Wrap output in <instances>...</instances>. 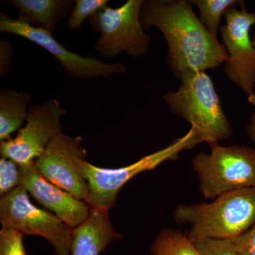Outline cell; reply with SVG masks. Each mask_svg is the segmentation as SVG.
I'll use <instances>...</instances> for the list:
<instances>
[{
  "mask_svg": "<svg viewBox=\"0 0 255 255\" xmlns=\"http://www.w3.org/2000/svg\"><path fill=\"white\" fill-rule=\"evenodd\" d=\"M151 255H203L195 244L174 228L161 230L150 247Z\"/></svg>",
  "mask_w": 255,
  "mask_h": 255,
  "instance_id": "obj_16",
  "label": "cell"
},
{
  "mask_svg": "<svg viewBox=\"0 0 255 255\" xmlns=\"http://www.w3.org/2000/svg\"><path fill=\"white\" fill-rule=\"evenodd\" d=\"M193 243L203 255H238L230 240L203 238Z\"/></svg>",
  "mask_w": 255,
  "mask_h": 255,
  "instance_id": "obj_21",
  "label": "cell"
},
{
  "mask_svg": "<svg viewBox=\"0 0 255 255\" xmlns=\"http://www.w3.org/2000/svg\"><path fill=\"white\" fill-rule=\"evenodd\" d=\"M246 132L251 142L255 145V112L252 114L246 126Z\"/></svg>",
  "mask_w": 255,
  "mask_h": 255,
  "instance_id": "obj_24",
  "label": "cell"
},
{
  "mask_svg": "<svg viewBox=\"0 0 255 255\" xmlns=\"http://www.w3.org/2000/svg\"><path fill=\"white\" fill-rule=\"evenodd\" d=\"M24 235L13 228L0 231V255H27L23 244Z\"/></svg>",
  "mask_w": 255,
  "mask_h": 255,
  "instance_id": "obj_20",
  "label": "cell"
},
{
  "mask_svg": "<svg viewBox=\"0 0 255 255\" xmlns=\"http://www.w3.org/2000/svg\"><path fill=\"white\" fill-rule=\"evenodd\" d=\"M226 23L220 28L223 44L228 53L223 72L236 86L250 96L255 88V48L250 32L255 13L246 5L231 6L224 14Z\"/></svg>",
  "mask_w": 255,
  "mask_h": 255,
  "instance_id": "obj_9",
  "label": "cell"
},
{
  "mask_svg": "<svg viewBox=\"0 0 255 255\" xmlns=\"http://www.w3.org/2000/svg\"><path fill=\"white\" fill-rule=\"evenodd\" d=\"M173 219L191 225L187 235L192 242L232 239L255 225V187L228 193L212 202L181 204L174 209Z\"/></svg>",
  "mask_w": 255,
  "mask_h": 255,
  "instance_id": "obj_2",
  "label": "cell"
},
{
  "mask_svg": "<svg viewBox=\"0 0 255 255\" xmlns=\"http://www.w3.org/2000/svg\"><path fill=\"white\" fill-rule=\"evenodd\" d=\"M14 53L9 41H0V78H4L12 65Z\"/></svg>",
  "mask_w": 255,
  "mask_h": 255,
  "instance_id": "obj_23",
  "label": "cell"
},
{
  "mask_svg": "<svg viewBox=\"0 0 255 255\" xmlns=\"http://www.w3.org/2000/svg\"><path fill=\"white\" fill-rule=\"evenodd\" d=\"M82 140V137H72L61 132L50 142L34 164L48 182L79 200L86 201L88 184L81 164L87 151Z\"/></svg>",
  "mask_w": 255,
  "mask_h": 255,
  "instance_id": "obj_11",
  "label": "cell"
},
{
  "mask_svg": "<svg viewBox=\"0 0 255 255\" xmlns=\"http://www.w3.org/2000/svg\"><path fill=\"white\" fill-rule=\"evenodd\" d=\"M248 101L250 105L255 107V88L253 93H252L251 95L248 96Z\"/></svg>",
  "mask_w": 255,
  "mask_h": 255,
  "instance_id": "obj_25",
  "label": "cell"
},
{
  "mask_svg": "<svg viewBox=\"0 0 255 255\" xmlns=\"http://www.w3.org/2000/svg\"><path fill=\"white\" fill-rule=\"evenodd\" d=\"M177 91L163 96L169 110L191 124L202 142L209 145L230 140L233 128L209 75L203 71L184 73Z\"/></svg>",
  "mask_w": 255,
  "mask_h": 255,
  "instance_id": "obj_3",
  "label": "cell"
},
{
  "mask_svg": "<svg viewBox=\"0 0 255 255\" xmlns=\"http://www.w3.org/2000/svg\"><path fill=\"white\" fill-rule=\"evenodd\" d=\"M0 32L16 35L38 45L55 58L69 76L76 80L103 77L127 71L123 64L107 63L90 56L70 51L55 40L52 32L14 19L4 12L0 13Z\"/></svg>",
  "mask_w": 255,
  "mask_h": 255,
  "instance_id": "obj_10",
  "label": "cell"
},
{
  "mask_svg": "<svg viewBox=\"0 0 255 255\" xmlns=\"http://www.w3.org/2000/svg\"><path fill=\"white\" fill-rule=\"evenodd\" d=\"M143 2L144 0H128L117 8L107 4L89 18L92 31L100 33L95 48L102 56L114 58L127 52L140 58L148 53L152 39L140 21Z\"/></svg>",
  "mask_w": 255,
  "mask_h": 255,
  "instance_id": "obj_6",
  "label": "cell"
},
{
  "mask_svg": "<svg viewBox=\"0 0 255 255\" xmlns=\"http://www.w3.org/2000/svg\"><path fill=\"white\" fill-rule=\"evenodd\" d=\"M20 169L21 186L71 229L86 221L92 209L87 202L79 200L48 182L37 170L34 163L20 166Z\"/></svg>",
  "mask_w": 255,
  "mask_h": 255,
  "instance_id": "obj_12",
  "label": "cell"
},
{
  "mask_svg": "<svg viewBox=\"0 0 255 255\" xmlns=\"http://www.w3.org/2000/svg\"><path fill=\"white\" fill-rule=\"evenodd\" d=\"M142 27H157L168 46L167 62L176 78L187 72H205L226 63L228 53L186 0H147L140 12Z\"/></svg>",
  "mask_w": 255,
  "mask_h": 255,
  "instance_id": "obj_1",
  "label": "cell"
},
{
  "mask_svg": "<svg viewBox=\"0 0 255 255\" xmlns=\"http://www.w3.org/2000/svg\"><path fill=\"white\" fill-rule=\"evenodd\" d=\"M191 160L201 196L214 200L232 191L255 187V149L249 146L210 145Z\"/></svg>",
  "mask_w": 255,
  "mask_h": 255,
  "instance_id": "obj_4",
  "label": "cell"
},
{
  "mask_svg": "<svg viewBox=\"0 0 255 255\" xmlns=\"http://www.w3.org/2000/svg\"><path fill=\"white\" fill-rule=\"evenodd\" d=\"M108 0H76L69 16L67 27L70 31L81 28L87 18L89 19L99 9L108 4Z\"/></svg>",
  "mask_w": 255,
  "mask_h": 255,
  "instance_id": "obj_18",
  "label": "cell"
},
{
  "mask_svg": "<svg viewBox=\"0 0 255 255\" xmlns=\"http://www.w3.org/2000/svg\"><path fill=\"white\" fill-rule=\"evenodd\" d=\"M67 113L57 99L28 107L26 126L14 138L1 142V157L11 159L20 166L34 163L50 142L61 133V118Z\"/></svg>",
  "mask_w": 255,
  "mask_h": 255,
  "instance_id": "obj_8",
  "label": "cell"
},
{
  "mask_svg": "<svg viewBox=\"0 0 255 255\" xmlns=\"http://www.w3.org/2000/svg\"><path fill=\"white\" fill-rule=\"evenodd\" d=\"M0 222L2 227L13 228L24 236L45 238L57 255H70L71 228L53 213L35 206L23 186L1 196Z\"/></svg>",
  "mask_w": 255,
  "mask_h": 255,
  "instance_id": "obj_7",
  "label": "cell"
},
{
  "mask_svg": "<svg viewBox=\"0 0 255 255\" xmlns=\"http://www.w3.org/2000/svg\"><path fill=\"white\" fill-rule=\"evenodd\" d=\"M8 2L18 10L20 21L53 32L57 23L71 14L75 1L11 0Z\"/></svg>",
  "mask_w": 255,
  "mask_h": 255,
  "instance_id": "obj_14",
  "label": "cell"
},
{
  "mask_svg": "<svg viewBox=\"0 0 255 255\" xmlns=\"http://www.w3.org/2000/svg\"><path fill=\"white\" fill-rule=\"evenodd\" d=\"M201 142L195 130L191 128L185 135L175 139L167 147L126 167L102 168L85 159L81 169L88 184V196L85 202L92 208L110 211L116 205L119 191L132 178L152 170L167 161L175 160L183 151L193 148Z\"/></svg>",
  "mask_w": 255,
  "mask_h": 255,
  "instance_id": "obj_5",
  "label": "cell"
},
{
  "mask_svg": "<svg viewBox=\"0 0 255 255\" xmlns=\"http://www.w3.org/2000/svg\"><path fill=\"white\" fill-rule=\"evenodd\" d=\"M31 101L28 92L4 88L0 90V141L9 140L11 134L21 129L27 119Z\"/></svg>",
  "mask_w": 255,
  "mask_h": 255,
  "instance_id": "obj_15",
  "label": "cell"
},
{
  "mask_svg": "<svg viewBox=\"0 0 255 255\" xmlns=\"http://www.w3.org/2000/svg\"><path fill=\"white\" fill-rule=\"evenodd\" d=\"M229 240L238 255H255V225L246 232Z\"/></svg>",
  "mask_w": 255,
  "mask_h": 255,
  "instance_id": "obj_22",
  "label": "cell"
},
{
  "mask_svg": "<svg viewBox=\"0 0 255 255\" xmlns=\"http://www.w3.org/2000/svg\"><path fill=\"white\" fill-rule=\"evenodd\" d=\"M122 238L112 226L109 211L92 207L86 221L72 230L70 255H100L111 243Z\"/></svg>",
  "mask_w": 255,
  "mask_h": 255,
  "instance_id": "obj_13",
  "label": "cell"
},
{
  "mask_svg": "<svg viewBox=\"0 0 255 255\" xmlns=\"http://www.w3.org/2000/svg\"><path fill=\"white\" fill-rule=\"evenodd\" d=\"M189 1L191 4L197 6L201 22L216 38L221 28V17L226 10L231 6L246 5V1L238 0H191Z\"/></svg>",
  "mask_w": 255,
  "mask_h": 255,
  "instance_id": "obj_17",
  "label": "cell"
},
{
  "mask_svg": "<svg viewBox=\"0 0 255 255\" xmlns=\"http://www.w3.org/2000/svg\"><path fill=\"white\" fill-rule=\"evenodd\" d=\"M21 186V169L14 161L1 157L0 159V195L9 194Z\"/></svg>",
  "mask_w": 255,
  "mask_h": 255,
  "instance_id": "obj_19",
  "label": "cell"
},
{
  "mask_svg": "<svg viewBox=\"0 0 255 255\" xmlns=\"http://www.w3.org/2000/svg\"><path fill=\"white\" fill-rule=\"evenodd\" d=\"M254 33H253V38H252V42H253V46L255 48V23Z\"/></svg>",
  "mask_w": 255,
  "mask_h": 255,
  "instance_id": "obj_26",
  "label": "cell"
}]
</instances>
